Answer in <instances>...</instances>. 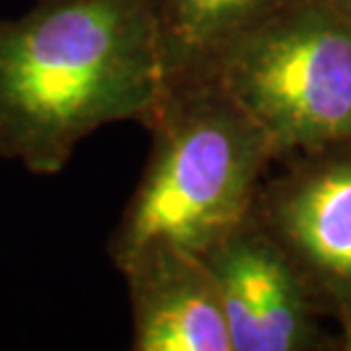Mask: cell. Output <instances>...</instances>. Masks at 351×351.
I'll list each match as a JSON object with an SVG mask.
<instances>
[{
    "instance_id": "2",
    "label": "cell",
    "mask_w": 351,
    "mask_h": 351,
    "mask_svg": "<svg viewBox=\"0 0 351 351\" xmlns=\"http://www.w3.org/2000/svg\"><path fill=\"white\" fill-rule=\"evenodd\" d=\"M151 151L108 240L114 267L149 242L203 254L251 213L274 165L258 121L217 78L165 87Z\"/></svg>"
},
{
    "instance_id": "8",
    "label": "cell",
    "mask_w": 351,
    "mask_h": 351,
    "mask_svg": "<svg viewBox=\"0 0 351 351\" xmlns=\"http://www.w3.org/2000/svg\"><path fill=\"white\" fill-rule=\"evenodd\" d=\"M338 322V338H340V349L351 351V304L340 311V315L335 317Z\"/></svg>"
},
{
    "instance_id": "9",
    "label": "cell",
    "mask_w": 351,
    "mask_h": 351,
    "mask_svg": "<svg viewBox=\"0 0 351 351\" xmlns=\"http://www.w3.org/2000/svg\"><path fill=\"white\" fill-rule=\"evenodd\" d=\"M326 3L335 7L340 14H345L347 19H351V0H326Z\"/></svg>"
},
{
    "instance_id": "3",
    "label": "cell",
    "mask_w": 351,
    "mask_h": 351,
    "mask_svg": "<svg viewBox=\"0 0 351 351\" xmlns=\"http://www.w3.org/2000/svg\"><path fill=\"white\" fill-rule=\"evenodd\" d=\"M210 78L256 119L274 162L351 146V19L301 0L240 39Z\"/></svg>"
},
{
    "instance_id": "1",
    "label": "cell",
    "mask_w": 351,
    "mask_h": 351,
    "mask_svg": "<svg viewBox=\"0 0 351 351\" xmlns=\"http://www.w3.org/2000/svg\"><path fill=\"white\" fill-rule=\"evenodd\" d=\"M162 94L153 0H37L0 19V158L34 176L105 125H146Z\"/></svg>"
},
{
    "instance_id": "4",
    "label": "cell",
    "mask_w": 351,
    "mask_h": 351,
    "mask_svg": "<svg viewBox=\"0 0 351 351\" xmlns=\"http://www.w3.org/2000/svg\"><path fill=\"white\" fill-rule=\"evenodd\" d=\"M199 256L219 292L233 351L340 349L306 278L254 208Z\"/></svg>"
},
{
    "instance_id": "5",
    "label": "cell",
    "mask_w": 351,
    "mask_h": 351,
    "mask_svg": "<svg viewBox=\"0 0 351 351\" xmlns=\"http://www.w3.org/2000/svg\"><path fill=\"white\" fill-rule=\"evenodd\" d=\"M254 213L297 265L326 317L351 304V146L274 162Z\"/></svg>"
},
{
    "instance_id": "7",
    "label": "cell",
    "mask_w": 351,
    "mask_h": 351,
    "mask_svg": "<svg viewBox=\"0 0 351 351\" xmlns=\"http://www.w3.org/2000/svg\"><path fill=\"white\" fill-rule=\"evenodd\" d=\"M301 0H153L165 87L210 78L228 48Z\"/></svg>"
},
{
    "instance_id": "6",
    "label": "cell",
    "mask_w": 351,
    "mask_h": 351,
    "mask_svg": "<svg viewBox=\"0 0 351 351\" xmlns=\"http://www.w3.org/2000/svg\"><path fill=\"white\" fill-rule=\"evenodd\" d=\"M117 269L128 285L135 351H233L219 292L199 254L149 242Z\"/></svg>"
}]
</instances>
